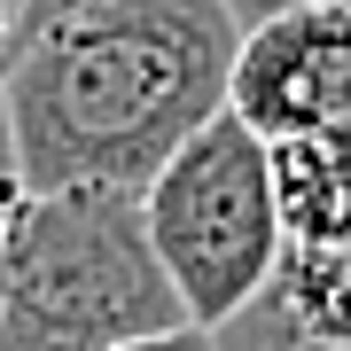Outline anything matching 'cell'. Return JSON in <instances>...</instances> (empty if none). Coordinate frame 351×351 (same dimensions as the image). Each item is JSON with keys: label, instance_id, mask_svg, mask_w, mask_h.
Listing matches in <instances>:
<instances>
[{"label": "cell", "instance_id": "1", "mask_svg": "<svg viewBox=\"0 0 351 351\" xmlns=\"http://www.w3.org/2000/svg\"><path fill=\"white\" fill-rule=\"evenodd\" d=\"M234 47L242 24L226 0H86L16 32L0 110L24 188L141 195L156 164L226 110Z\"/></svg>", "mask_w": 351, "mask_h": 351}, {"label": "cell", "instance_id": "4", "mask_svg": "<svg viewBox=\"0 0 351 351\" xmlns=\"http://www.w3.org/2000/svg\"><path fill=\"white\" fill-rule=\"evenodd\" d=\"M226 110L258 141H304L351 117V8H289L242 32Z\"/></svg>", "mask_w": 351, "mask_h": 351}, {"label": "cell", "instance_id": "5", "mask_svg": "<svg viewBox=\"0 0 351 351\" xmlns=\"http://www.w3.org/2000/svg\"><path fill=\"white\" fill-rule=\"evenodd\" d=\"M211 351H351V250L289 242L274 281L211 328Z\"/></svg>", "mask_w": 351, "mask_h": 351}, {"label": "cell", "instance_id": "11", "mask_svg": "<svg viewBox=\"0 0 351 351\" xmlns=\"http://www.w3.org/2000/svg\"><path fill=\"white\" fill-rule=\"evenodd\" d=\"M16 16H24V0H0V71H8V47H16Z\"/></svg>", "mask_w": 351, "mask_h": 351}, {"label": "cell", "instance_id": "2", "mask_svg": "<svg viewBox=\"0 0 351 351\" xmlns=\"http://www.w3.org/2000/svg\"><path fill=\"white\" fill-rule=\"evenodd\" d=\"M195 328L156 265L141 195L47 188L24 195L0 242V351H110L133 336Z\"/></svg>", "mask_w": 351, "mask_h": 351}, {"label": "cell", "instance_id": "10", "mask_svg": "<svg viewBox=\"0 0 351 351\" xmlns=\"http://www.w3.org/2000/svg\"><path fill=\"white\" fill-rule=\"evenodd\" d=\"M71 8H86V0H24L16 32H32V24H55V16H71Z\"/></svg>", "mask_w": 351, "mask_h": 351}, {"label": "cell", "instance_id": "6", "mask_svg": "<svg viewBox=\"0 0 351 351\" xmlns=\"http://www.w3.org/2000/svg\"><path fill=\"white\" fill-rule=\"evenodd\" d=\"M274 188H281L289 242L351 250V117L304 141H274Z\"/></svg>", "mask_w": 351, "mask_h": 351}, {"label": "cell", "instance_id": "3", "mask_svg": "<svg viewBox=\"0 0 351 351\" xmlns=\"http://www.w3.org/2000/svg\"><path fill=\"white\" fill-rule=\"evenodd\" d=\"M156 265L180 289L195 328H226L289 258V219L274 188V141H258L234 110L188 133L141 188Z\"/></svg>", "mask_w": 351, "mask_h": 351}, {"label": "cell", "instance_id": "9", "mask_svg": "<svg viewBox=\"0 0 351 351\" xmlns=\"http://www.w3.org/2000/svg\"><path fill=\"white\" fill-rule=\"evenodd\" d=\"M110 351H211V328H164V336H133Z\"/></svg>", "mask_w": 351, "mask_h": 351}, {"label": "cell", "instance_id": "8", "mask_svg": "<svg viewBox=\"0 0 351 351\" xmlns=\"http://www.w3.org/2000/svg\"><path fill=\"white\" fill-rule=\"evenodd\" d=\"M234 8V24L250 32V24H265V16H289V8H351V0H226Z\"/></svg>", "mask_w": 351, "mask_h": 351}, {"label": "cell", "instance_id": "7", "mask_svg": "<svg viewBox=\"0 0 351 351\" xmlns=\"http://www.w3.org/2000/svg\"><path fill=\"white\" fill-rule=\"evenodd\" d=\"M24 172H16V141H8V110H0V242H8V226H16V211H24Z\"/></svg>", "mask_w": 351, "mask_h": 351}]
</instances>
